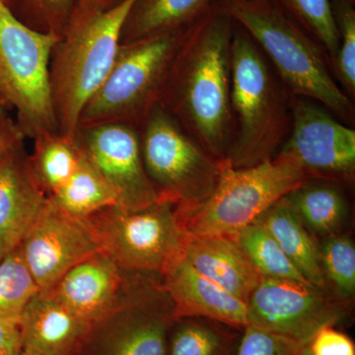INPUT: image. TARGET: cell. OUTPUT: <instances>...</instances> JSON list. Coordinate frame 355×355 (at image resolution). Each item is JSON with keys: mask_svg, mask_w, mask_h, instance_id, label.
<instances>
[{"mask_svg": "<svg viewBox=\"0 0 355 355\" xmlns=\"http://www.w3.org/2000/svg\"><path fill=\"white\" fill-rule=\"evenodd\" d=\"M235 22L219 2L191 26L168 72L159 104L217 160L233 139L231 43Z\"/></svg>", "mask_w": 355, "mask_h": 355, "instance_id": "1", "label": "cell"}, {"mask_svg": "<svg viewBox=\"0 0 355 355\" xmlns=\"http://www.w3.org/2000/svg\"><path fill=\"white\" fill-rule=\"evenodd\" d=\"M218 2L259 46L289 96L312 100L354 123V103L336 80L323 49L279 0Z\"/></svg>", "mask_w": 355, "mask_h": 355, "instance_id": "2", "label": "cell"}, {"mask_svg": "<svg viewBox=\"0 0 355 355\" xmlns=\"http://www.w3.org/2000/svg\"><path fill=\"white\" fill-rule=\"evenodd\" d=\"M135 0L107 7L76 1L50 62V85L58 132L74 139L83 110L108 76L121 30Z\"/></svg>", "mask_w": 355, "mask_h": 355, "instance_id": "3", "label": "cell"}, {"mask_svg": "<svg viewBox=\"0 0 355 355\" xmlns=\"http://www.w3.org/2000/svg\"><path fill=\"white\" fill-rule=\"evenodd\" d=\"M230 105L233 139L225 160L244 168L275 158L291 130V96L259 46L236 23Z\"/></svg>", "mask_w": 355, "mask_h": 355, "instance_id": "4", "label": "cell"}, {"mask_svg": "<svg viewBox=\"0 0 355 355\" xmlns=\"http://www.w3.org/2000/svg\"><path fill=\"white\" fill-rule=\"evenodd\" d=\"M188 30L121 44L108 76L83 110L79 128L114 123L139 128L159 104Z\"/></svg>", "mask_w": 355, "mask_h": 355, "instance_id": "5", "label": "cell"}, {"mask_svg": "<svg viewBox=\"0 0 355 355\" xmlns=\"http://www.w3.org/2000/svg\"><path fill=\"white\" fill-rule=\"evenodd\" d=\"M139 132L147 176L182 221L214 193L224 160L207 153L160 104L142 121Z\"/></svg>", "mask_w": 355, "mask_h": 355, "instance_id": "6", "label": "cell"}, {"mask_svg": "<svg viewBox=\"0 0 355 355\" xmlns=\"http://www.w3.org/2000/svg\"><path fill=\"white\" fill-rule=\"evenodd\" d=\"M58 39L28 27L0 0V103L15 110L16 123L32 139L58 132L50 85Z\"/></svg>", "mask_w": 355, "mask_h": 355, "instance_id": "7", "label": "cell"}, {"mask_svg": "<svg viewBox=\"0 0 355 355\" xmlns=\"http://www.w3.org/2000/svg\"><path fill=\"white\" fill-rule=\"evenodd\" d=\"M307 180L297 166L279 157L244 168L224 160L214 193L182 224L191 235L233 237Z\"/></svg>", "mask_w": 355, "mask_h": 355, "instance_id": "8", "label": "cell"}, {"mask_svg": "<svg viewBox=\"0 0 355 355\" xmlns=\"http://www.w3.org/2000/svg\"><path fill=\"white\" fill-rule=\"evenodd\" d=\"M85 219L101 251L128 272L161 277L183 254L187 232L168 200L139 209L114 205Z\"/></svg>", "mask_w": 355, "mask_h": 355, "instance_id": "9", "label": "cell"}, {"mask_svg": "<svg viewBox=\"0 0 355 355\" xmlns=\"http://www.w3.org/2000/svg\"><path fill=\"white\" fill-rule=\"evenodd\" d=\"M176 320L161 277L144 275L120 309L91 326L76 355H167Z\"/></svg>", "mask_w": 355, "mask_h": 355, "instance_id": "10", "label": "cell"}, {"mask_svg": "<svg viewBox=\"0 0 355 355\" xmlns=\"http://www.w3.org/2000/svg\"><path fill=\"white\" fill-rule=\"evenodd\" d=\"M247 309L248 326L307 347L320 331L336 327L349 316L352 301L306 282L261 277Z\"/></svg>", "mask_w": 355, "mask_h": 355, "instance_id": "11", "label": "cell"}, {"mask_svg": "<svg viewBox=\"0 0 355 355\" xmlns=\"http://www.w3.org/2000/svg\"><path fill=\"white\" fill-rule=\"evenodd\" d=\"M291 130L275 157L297 166L308 180L354 182V128L306 98L291 96Z\"/></svg>", "mask_w": 355, "mask_h": 355, "instance_id": "12", "label": "cell"}, {"mask_svg": "<svg viewBox=\"0 0 355 355\" xmlns=\"http://www.w3.org/2000/svg\"><path fill=\"white\" fill-rule=\"evenodd\" d=\"M76 139L113 189L116 205L139 209L160 200L144 167L139 128L125 123H100L79 128Z\"/></svg>", "mask_w": 355, "mask_h": 355, "instance_id": "13", "label": "cell"}, {"mask_svg": "<svg viewBox=\"0 0 355 355\" xmlns=\"http://www.w3.org/2000/svg\"><path fill=\"white\" fill-rule=\"evenodd\" d=\"M41 292L51 291L77 263L101 251L85 218L48 205L19 246Z\"/></svg>", "mask_w": 355, "mask_h": 355, "instance_id": "14", "label": "cell"}, {"mask_svg": "<svg viewBox=\"0 0 355 355\" xmlns=\"http://www.w3.org/2000/svg\"><path fill=\"white\" fill-rule=\"evenodd\" d=\"M144 275L123 270L99 251L74 266L44 293L92 326L120 309Z\"/></svg>", "mask_w": 355, "mask_h": 355, "instance_id": "15", "label": "cell"}, {"mask_svg": "<svg viewBox=\"0 0 355 355\" xmlns=\"http://www.w3.org/2000/svg\"><path fill=\"white\" fill-rule=\"evenodd\" d=\"M48 202L21 142L0 161V261L20 246Z\"/></svg>", "mask_w": 355, "mask_h": 355, "instance_id": "16", "label": "cell"}, {"mask_svg": "<svg viewBox=\"0 0 355 355\" xmlns=\"http://www.w3.org/2000/svg\"><path fill=\"white\" fill-rule=\"evenodd\" d=\"M161 282L177 319L205 318L242 330L248 326L246 303L198 273L183 254L166 268Z\"/></svg>", "mask_w": 355, "mask_h": 355, "instance_id": "17", "label": "cell"}, {"mask_svg": "<svg viewBox=\"0 0 355 355\" xmlns=\"http://www.w3.org/2000/svg\"><path fill=\"white\" fill-rule=\"evenodd\" d=\"M19 327L23 354L76 355L91 324L50 294L40 292L25 308Z\"/></svg>", "mask_w": 355, "mask_h": 355, "instance_id": "18", "label": "cell"}, {"mask_svg": "<svg viewBox=\"0 0 355 355\" xmlns=\"http://www.w3.org/2000/svg\"><path fill=\"white\" fill-rule=\"evenodd\" d=\"M183 257L198 273L246 303L261 277L231 237L187 233Z\"/></svg>", "mask_w": 355, "mask_h": 355, "instance_id": "19", "label": "cell"}, {"mask_svg": "<svg viewBox=\"0 0 355 355\" xmlns=\"http://www.w3.org/2000/svg\"><path fill=\"white\" fill-rule=\"evenodd\" d=\"M218 0H135L121 30V44L188 29Z\"/></svg>", "mask_w": 355, "mask_h": 355, "instance_id": "20", "label": "cell"}, {"mask_svg": "<svg viewBox=\"0 0 355 355\" xmlns=\"http://www.w3.org/2000/svg\"><path fill=\"white\" fill-rule=\"evenodd\" d=\"M258 220L311 286L330 292L322 272L319 247L286 197L273 203Z\"/></svg>", "mask_w": 355, "mask_h": 355, "instance_id": "21", "label": "cell"}, {"mask_svg": "<svg viewBox=\"0 0 355 355\" xmlns=\"http://www.w3.org/2000/svg\"><path fill=\"white\" fill-rule=\"evenodd\" d=\"M336 184L310 179L286 196L311 235L326 238L342 232L349 203Z\"/></svg>", "mask_w": 355, "mask_h": 355, "instance_id": "22", "label": "cell"}, {"mask_svg": "<svg viewBox=\"0 0 355 355\" xmlns=\"http://www.w3.org/2000/svg\"><path fill=\"white\" fill-rule=\"evenodd\" d=\"M243 330L205 318H179L170 333L167 355H236Z\"/></svg>", "mask_w": 355, "mask_h": 355, "instance_id": "23", "label": "cell"}, {"mask_svg": "<svg viewBox=\"0 0 355 355\" xmlns=\"http://www.w3.org/2000/svg\"><path fill=\"white\" fill-rule=\"evenodd\" d=\"M49 198L67 214L79 218L118 203L113 189L83 153L73 175Z\"/></svg>", "mask_w": 355, "mask_h": 355, "instance_id": "24", "label": "cell"}, {"mask_svg": "<svg viewBox=\"0 0 355 355\" xmlns=\"http://www.w3.org/2000/svg\"><path fill=\"white\" fill-rule=\"evenodd\" d=\"M35 150L30 155L33 172L50 197L70 179L80 162V147L76 139L60 133L34 139Z\"/></svg>", "mask_w": 355, "mask_h": 355, "instance_id": "25", "label": "cell"}, {"mask_svg": "<svg viewBox=\"0 0 355 355\" xmlns=\"http://www.w3.org/2000/svg\"><path fill=\"white\" fill-rule=\"evenodd\" d=\"M231 238L241 248L261 277L309 284L258 219Z\"/></svg>", "mask_w": 355, "mask_h": 355, "instance_id": "26", "label": "cell"}, {"mask_svg": "<svg viewBox=\"0 0 355 355\" xmlns=\"http://www.w3.org/2000/svg\"><path fill=\"white\" fill-rule=\"evenodd\" d=\"M40 292L18 247L0 261V320L19 324L25 308Z\"/></svg>", "mask_w": 355, "mask_h": 355, "instance_id": "27", "label": "cell"}, {"mask_svg": "<svg viewBox=\"0 0 355 355\" xmlns=\"http://www.w3.org/2000/svg\"><path fill=\"white\" fill-rule=\"evenodd\" d=\"M319 247L320 263L329 291L336 297L352 301L355 294V246L347 236L323 238Z\"/></svg>", "mask_w": 355, "mask_h": 355, "instance_id": "28", "label": "cell"}, {"mask_svg": "<svg viewBox=\"0 0 355 355\" xmlns=\"http://www.w3.org/2000/svg\"><path fill=\"white\" fill-rule=\"evenodd\" d=\"M279 2L321 46L331 69L340 40L331 0H279Z\"/></svg>", "mask_w": 355, "mask_h": 355, "instance_id": "29", "label": "cell"}, {"mask_svg": "<svg viewBox=\"0 0 355 355\" xmlns=\"http://www.w3.org/2000/svg\"><path fill=\"white\" fill-rule=\"evenodd\" d=\"M338 32V50L331 72L345 94L355 96V0H331Z\"/></svg>", "mask_w": 355, "mask_h": 355, "instance_id": "30", "label": "cell"}, {"mask_svg": "<svg viewBox=\"0 0 355 355\" xmlns=\"http://www.w3.org/2000/svg\"><path fill=\"white\" fill-rule=\"evenodd\" d=\"M77 0H3L14 15L26 26L60 38Z\"/></svg>", "mask_w": 355, "mask_h": 355, "instance_id": "31", "label": "cell"}, {"mask_svg": "<svg viewBox=\"0 0 355 355\" xmlns=\"http://www.w3.org/2000/svg\"><path fill=\"white\" fill-rule=\"evenodd\" d=\"M303 347L284 336L249 324L243 330L236 355H300Z\"/></svg>", "mask_w": 355, "mask_h": 355, "instance_id": "32", "label": "cell"}, {"mask_svg": "<svg viewBox=\"0 0 355 355\" xmlns=\"http://www.w3.org/2000/svg\"><path fill=\"white\" fill-rule=\"evenodd\" d=\"M312 355H355L354 343L335 327H327L314 336L309 345Z\"/></svg>", "mask_w": 355, "mask_h": 355, "instance_id": "33", "label": "cell"}, {"mask_svg": "<svg viewBox=\"0 0 355 355\" xmlns=\"http://www.w3.org/2000/svg\"><path fill=\"white\" fill-rule=\"evenodd\" d=\"M19 324L0 320V355H22Z\"/></svg>", "mask_w": 355, "mask_h": 355, "instance_id": "34", "label": "cell"}, {"mask_svg": "<svg viewBox=\"0 0 355 355\" xmlns=\"http://www.w3.org/2000/svg\"><path fill=\"white\" fill-rule=\"evenodd\" d=\"M26 135L16 121L10 116L0 123V161L10 153L14 147L24 142Z\"/></svg>", "mask_w": 355, "mask_h": 355, "instance_id": "35", "label": "cell"}, {"mask_svg": "<svg viewBox=\"0 0 355 355\" xmlns=\"http://www.w3.org/2000/svg\"><path fill=\"white\" fill-rule=\"evenodd\" d=\"M79 2H85V3L95 4L97 6L111 7L120 3L123 0H77Z\"/></svg>", "mask_w": 355, "mask_h": 355, "instance_id": "36", "label": "cell"}, {"mask_svg": "<svg viewBox=\"0 0 355 355\" xmlns=\"http://www.w3.org/2000/svg\"><path fill=\"white\" fill-rule=\"evenodd\" d=\"M8 114H7L6 110L4 109L3 106H1L0 105V123H1L2 121L6 120V118H8Z\"/></svg>", "mask_w": 355, "mask_h": 355, "instance_id": "37", "label": "cell"}, {"mask_svg": "<svg viewBox=\"0 0 355 355\" xmlns=\"http://www.w3.org/2000/svg\"><path fill=\"white\" fill-rule=\"evenodd\" d=\"M300 355H312V354H311L309 347H308V345L307 347H303L302 350H301Z\"/></svg>", "mask_w": 355, "mask_h": 355, "instance_id": "38", "label": "cell"}, {"mask_svg": "<svg viewBox=\"0 0 355 355\" xmlns=\"http://www.w3.org/2000/svg\"><path fill=\"white\" fill-rule=\"evenodd\" d=\"M0 104H1V103H0ZM4 107V106H3Z\"/></svg>", "mask_w": 355, "mask_h": 355, "instance_id": "39", "label": "cell"}, {"mask_svg": "<svg viewBox=\"0 0 355 355\" xmlns=\"http://www.w3.org/2000/svg\"><path fill=\"white\" fill-rule=\"evenodd\" d=\"M22 355H25V354H22Z\"/></svg>", "mask_w": 355, "mask_h": 355, "instance_id": "40", "label": "cell"}]
</instances>
